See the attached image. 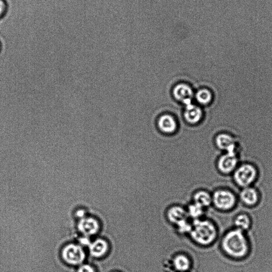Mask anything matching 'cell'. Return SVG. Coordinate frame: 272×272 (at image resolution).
Listing matches in <instances>:
<instances>
[{"mask_svg": "<svg viewBox=\"0 0 272 272\" xmlns=\"http://www.w3.org/2000/svg\"><path fill=\"white\" fill-rule=\"evenodd\" d=\"M193 228L189 235L192 240L199 245L207 247L218 239L219 233L215 223L205 217L192 220Z\"/></svg>", "mask_w": 272, "mask_h": 272, "instance_id": "7a4b0ae2", "label": "cell"}, {"mask_svg": "<svg viewBox=\"0 0 272 272\" xmlns=\"http://www.w3.org/2000/svg\"><path fill=\"white\" fill-rule=\"evenodd\" d=\"M80 242L81 244L85 246L90 245L91 244L90 239L87 237L81 238Z\"/></svg>", "mask_w": 272, "mask_h": 272, "instance_id": "603a6c76", "label": "cell"}, {"mask_svg": "<svg viewBox=\"0 0 272 272\" xmlns=\"http://www.w3.org/2000/svg\"><path fill=\"white\" fill-rule=\"evenodd\" d=\"M234 224L235 228L245 232L253 226V221L249 214L242 213L236 216L234 219Z\"/></svg>", "mask_w": 272, "mask_h": 272, "instance_id": "e0dca14e", "label": "cell"}, {"mask_svg": "<svg viewBox=\"0 0 272 272\" xmlns=\"http://www.w3.org/2000/svg\"><path fill=\"white\" fill-rule=\"evenodd\" d=\"M78 229L80 232L86 236L98 234L100 230V222L93 217H85L80 220Z\"/></svg>", "mask_w": 272, "mask_h": 272, "instance_id": "30bf717a", "label": "cell"}, {"mask_svg": "<svg viewBox=\"0 0 272 272\" xmlns=\"http://www.w3.org/2000/svg\"><path fill=\"white\" fill-rule=\"evenodd\" d=\"M175 227L179 234L189 235L193 228L192 220L189 218L183 219L176 223Z\"/></svg>", "mask_w": 272, "mask_h": 272, "instance_id": "ffe728a7", "label": "cell"}, {"mask_svg": "<svg viewBox=\"0 0 272 272\" xmlns=\"http://www.w3.org/2000/svg\"><path fill=\"white\" fill-rule=\"evenodd\" d=\"M183 114L188 123L191 125L200 123L203 118L202 108L193 103L185 106V110Z\"/></svg>", "mask_w": 272, "mask_h": 272, "instance_id": "7c38bea8", "label": "cell"}, {"mask_svg": "<svg viewBox=\"0 0 272 272\" xmlns=\"http://www.w3.org/2000/svg\"><path fill=\"white\" fill-rule=\"evenodd\" d=\"M6 4L4 0H0V18H1L6 12Z\"/></svg>", "mask_w": 272, "mask_h": 272, "instance_id": "7402d4cb", "label": "cell"}, {"mask_svg": "<svg viewBox=\"0 0 272 272\" xmlns=\"http://www.w3.org/2000/svg\"><path fill=\"white\" fill-rule=\"evenodd\" d=\"M172 93L174 99L185 106L193 103L194 91L188 84L180 83L176 85L173 88Z\"/></svg>", "mask_w": 272, "mask_h": 272, "instance_id": "ba28073f", "label": "cell"}, {"mask_svg": "<svg viewBox=\"0 0 272 272\" xmlns=\"http://www.w3.org/2000/svg\"><path fill=\"white\" fill-rule=\"evenodd\" d=\"M232 174L235 184L242 188L251 186L259 177L256 167L248 162L240 163Z\"/></svg>", "mask_w": 272, "mask_h": 272, "instance_id": "3957f363", "label": "cell"}, {"mask_svg": "<svg viewBox=\"0 0 272 272\" xmlns=\"http://www.w3.org/2000/svg\"><path fill=\"white\" fill-rule=\"evenodd\" d=\"M62 256L67 263L72 265L82 263L85 258L83 248L74 244H68L63 250Z\"/></svg>", "mask_w": 272, "mask_h": 272, "instance_id": "52a82bcc", "label": "cell"}, {"mask_svg": "<svg viewBox=\"0 0 272 272\" xmlns=\"http://www.w3.org/2000/svg\"><path fill=\"white\" fill-rule=\"evenodd\" d=\"M220 247L224 255L234 259L246 257L250 250V243L244 231L235 228L222 236Z\"/></svg>", "mask_w": 272, "mask_h": 272, "instance_id": "6da1fadb", "label": "cell"}, {"mask_svg": "<svg viewBox=\"0 0 272 272\" xmlns=\"http://www.w3.org/2000/svg\"><path fill=\"white\" fill-rule=\"evenodd\" d=\"M195 97L197 102L200 104L205 106L211 104L214 99L212 91L206 87L201 88L197 91Z\"/></svg>", "mask_w": 272, "mask_h": 272, "instance_id": "ac0fdd59", "label": "cell"}, {"mask_svg": "<svg viewBox=\"0 0 272 272\" xmlns=\"http://www.w3.org/2000/svg\"><path fill=\"white\" fill-rule=\"evenodd\" d=\"M76 216L80 219H83L86 217V213L83 209H80L76 212Z\"/></svg>", "mask_w": 272, "mask_h": 272, "instance_id": "cb8c5ba5", "label": "cell"}, {"mask_svg": "<svg viewBox=\"0 0 272 272\" xmlns=\"http://www.w3.org/2000/svg\"><path fill=\"white\" fill-rule=\"evenodd\" d=\"M167 217L168 221L174 226L179 221L189 218L186 208L179 205L170 207L167 211Z\"/></svg>", "mask_w": 272, "mask_h": 272, "instance_id": "8fae6325", "label": "cell"}, {"mask_svg": "<svg viewBox=\"0 0 272 272\" xmlns=\"http://www.w3.org/2000/svg\"><path fill=\"white\" fill-rule=\"evenodd\" d=\"M216 147L223 153H234L238 155V145L234 136L226 133H220L215 136Z\"/></svg>", "mask_w": 272, "mask_h": 272, "instance_id": "8992f818", "label": "cell"}, {"mask_svg": "<svg viewBox=\"0 0 272 272\" xmlns=\"http://www.w3.org/2000/svg\"><path fill=\"white\" fill-rule=\"evenodd\" d=\"M186 209L189 218L191 220L203 218L205 213V209L194 203L190 204Z\"/></svg>", "mask_w": 272, "mask_h": 272, "instance_id": "d6986e66", "label": "cell"}, {"mask_svg": "<svg viewBox=\"0 0 272 272\" xmlns=\"http://www.w3.org/2000/svg\"><path fill=\"white\" fill-rule=\"evenodd\" d=\"M158 126L160 130L165 134H173L177 129V122L171 115H162L158 121Z\"/></svg>", "mask_w": 272, "mask_h": 272, "instance_id": "5bb4252c", "label": "cell"}, {"mask_svg": "<svg viewBox=\"0 0 272 272\" xmlns=\"http://www.w3.org/2000/svg\"><path fill=\"white\" fill-rule=\"evenodd\" d=\"M240 164L238 155L234 153H223L216 162V168L219 172L223 175H229Z\"/></svg>", "mask_w": 272, "mask_h": 272, "instance_id": "5b68a950", "label": "cell"}, {"mask_svg": "<svg viewBox=\"0 0 272 272\" xmlns=\"http://www.w3.org/2000/svg\"><path fill=\"white\" fill-rule=\"evenodd\" d=\"M78 272H96V271L91 265L85 264L79 267Z\"/></svg>", "mask_w": 272, "mask_h": 272, "instance_id": "44dd1931", "label": "cell"}, {"mask_svg": "<svg viewBox=\"0 0 272 272\" xmlns=\"http://www.w3.org/2000/svg\"><path fill=\"white\" fill-rule=\"evenodd\" d=\"M0 50H1V46H0Z\"/></svg>", "mask_w": 272, "mask_h": 272, "instance_id": "484cf974", "label": "cell"}, {"mask_svg": "<svg viewBox=\"0 0 272 272\" xmlns=\"http://www.w3.org/2000/svg\"><path fill=\"white\" fill-rule=\"evenodd\" d=\"M193 203L206 209L212 205V194L205 190H199L194 194Z\"/></svg>", "mask_w": 272, "mask_h": 272, "instance_id": "2e32d148", "label": "cell"}, {"mask_svg": "<svg viewBox=\"0 0 272 272\" xmlns=\"http://www.w3.org/2000/svg\"><path fill=\"white\" fill-rule=\"evenodd\" d=\"M212 197L213 206L220 212H228L237 205L236 195L231 189H217L212 194Z\"/></svg>", "mask_w": 272, "mask_h": 272, "instance_id": "277c9868", "label": "cell"}, {"mask_svg": "<svg viewBox=\"0 0 272 272\" xmlns=\"http://www.w3.org/2000/svg\"><path fill=\"white\" fill-rule=\"evenodd\" d=\"M241 202L247 207H254L261 201V194L258 190L253 187L242 188L239 194Z\"/></svg>", "mask_w": 272, "mask_h": 272, "instance_id": "9c48e42d", "label": "cell"}, {"mask_svg": "<svg viewBox=\"0 0 272 272\" xmlns=\"http://www.w3.org/2000/svg\"><path fill=\"white\" fill-rule=\"evenodd\" d=\"M110 249L109 242L107 240L98 239L90 244V251L91 255L97 258H102L107 255Z\"/></svg>", "mask_w": 272, "mask_h": 272, "instance_id": "4fadbf2b", "label": "cell"}, {"mask_svg": "<svg viewBox=\"0 0 272 272\" xmlns=\"http://www.w3.org/2000/svg\"><path fill=\"white\" fill-rule=\"evenodd\" d=\"M175 272H189L192 268V262L186 254L179 253L174 255L172 261Z\"/></svg>", "mask_w": 272, "mask_h": 272, "instance_id": "9a60e30c", "label": "cell"}, {"mask_svg": "<svg viewBox=\"0 0 272 272\" xmlns=\"http://www.w3.org/2000/svg\"><path fill=\"white\" fill-rule=\"evenodd\" d=\"M113 272H120V271H113Z\"/></svg>", "mask_w": 272, "mask_h": 272, "instance_id": "d4e9b609", "label": "cell"}]
</instances>
